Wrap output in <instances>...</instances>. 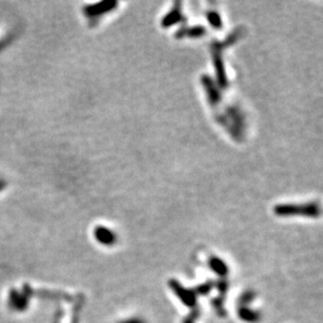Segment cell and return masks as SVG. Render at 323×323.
Masks as SVG:
<instances>
[{
    "mask_svg": "<svg viewBox=\"0 0 323 323\" xmlns=\"http://www.w3.org/2000/svg\"><path fill=\"white\" fill-rule=\"evenodd\" d=\"M174 289L176 290V292H177V294L179 295L180 298H182L183 302L184 303H187L188 306H193L194 303V295L192 294H189V292L188 291H185L184 289L180 288L179 286H174Z\"/></svg>",
    "mask_w": 323,
    "mask_h": 323,
    "instance_id": "cell-4",
    "label": "cell"
},
{
    "mask_svg": "<svg viewBox=\"0 0 323 323\" xmlns=\"http://www.w3.org/2000/svg\"><path fill=\"white\" fill-rule=\"evenodd\" d=\"M94 236L97 241L104 245H112L113 242H115L114 234L109 229L104 227L96 228L94 231Z\"/></svg>",
    "mask_w": 323,
    "mask_h": 323,
    "instance_id": "cell-2",
    "label": "cell"
},
{
    "mask_svg": "<svg viewBox=\"0 0 323 323\" xmlns=\"http://www.w3.org/2000/svg\"><path fill=\"white\" fill-rule=\"evenodd\" d=\"M4 188H5V182H4V180L0 179V192H1Z\"/></svg>",
    "mask_w": 323,
    "mask_h": 323,
    "instance_id": "cell-6",
    "label": "cell"
},
{
    "mask_svg": "<svg viewBox=\"0 0 323 323\" xmlns=\"http://www.w3.org/2000/svg\"><path fill=\"white\" fill-rule=\"evenodd\" d=\"M239 315H240L242 320L246 321V322L253 323V322H257L258 320V316L257 313L252 312L249 309H241Z\"/></svg>",
    "mask_w": 323,
    "mask_h": 323,
    "instance_id": "cell-5",
    "label": "cell"
},
{
    "mask_svg": "<svg viewBox=\"0 0 323 323\" xmlns=\"http://www.w3.org/2000/svg\"><path fill=\"white\" fill-rule=\"evenodd\" d=\"M210 267H211L212 271L220 274V275H225V274L227 273V266L225 265V262L222 261L220 258H211Z\"/></svg>",
    "mask_w": 323,
    "mask_h": 323,
    "instance_id": "cell-3",
    "label": "cell"
},
{
    "mask_svg": "<svg viewBox=\"0 0 323 323\" xmlns=\"http://www.w3.org/2000/svg\"><path fill=\"white\" fill-rule=\"evenodd\" d=\"M275 212L279 215H289V214H307L314 217L319 213L316 205H301V206H296V205H279L275 208Z\"/></svg>",
    "mask_w": 323,
    "mask_h": 323,
    "instance_id": "cell-1",
    "label": "cell"
}]
</instances>
